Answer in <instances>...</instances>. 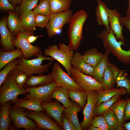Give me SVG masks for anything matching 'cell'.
I'll use <instances>...</instances> for the list:
<instances>
[{"instance_id":"cell-1","label":"cell","mask_w":130,"mask_h":130,"mask_svg":"<svg viewBox=\"0 0 130 130\" xmlns=\"http://www.w3.org/2000/svg\"><path fill=\"white\" fill-rule=\"evenodd\" d=\"M97 36L102 39L106 52L111 53L123 63L130 64V49L126 50L122 48V45L124 46L125 44L117 41L111 29L109 31L103 29Z\"/></svg>"},{"instance_id":"cell-2","label":"cell","mask_w":130,"mask_h":130,"mask_svg":"<svg viewBox=\"0 0 130 130\" xmlns=\"http://www.w3.org/2000/svg\"><path fill=\"white\" fill-rule=\"evenodd\" d=\"M35 56L37 58L30 60L25 59L22 56L19 58L16 67L26 73L28 77L48 72L49 67L55 59L51 57L43 56L42 52Z\"/></svg>"},{"instance_id":"cell-3","label":"cell","mask_w":130,"mask_h":130,"mask_svg":"<svg viewBox=\"0 0 130 130\" xmlns=\"http://www.w3.org/2000/svg\"><path fill=\"white\" fill-rule=\"evenodd\" d=\"M88 16L87 13L82 10L72 15L68 32L69 41L68 46L71 50H76L79 48L83 37V26Z\"/></svg>"},{"instance_id":"cell-4","label":"cell","mask_w":130,"mask_h":130,"mask_svg":"<svg viewBox=\"0 0 130 130\" xmlns=\"http://www.w3.org/2000/svg\"><path fill=\"white\" fill-rule=\"evenodd\" d=\"M44 53L46 56H50L60 63L65 68L68 74L71 76L72 67L71 61L74 54L68 46L60 43L58 46L56 45L50 46L45 49Z\"/></svg>"},{"instance_id":"cell-5","label":"cell","mask_w":130,"mask_h":130,"mask_svg":"<svg viewBox=\"0 0 130 130\" xmlns=\"http://www.w3.org/2000/svg\"><path fill=\"white\" fill-rule=\"evenodd\" d=\"M0 88V106L10 101L14 104L18 96L28 93L26 89L21 88L16 84L11 71L6 76Z\"/></svg>"},{"instance_id":"cell-6","label":"cell","mask_w":130,"mask_h":130,"mask_svg":"<svg viewBox=\"0 0 130 130\" xmlns=\"http://www.w3.org/2000/svg\"><path fill=\"white\" fill-rule=\"evenodd\" d=\"M72 11L69 10L64 12L51 13L48 22L46 26L49 38L60 34L64 26L69 23L72 15Z\"/></svg>"},{"instance_id":"cell-7","label":"cell","mask_w":130,"mask_h":130,"mask_svg":"<svg viewBox=\"0 0 130 130\" xmlns=\"http://www.w3.org/2000/svg\"><path fill=\"white\" fill-rule=\"evenodd\" d=\"M58 86L53 82L46 85L34 87H29L24 86L28 93L25 94V97L21 98L25 100H30L44 103L52 102L51 97L52 93Z\"/></svg>"},{"instance_id":"cell-8","label":"cell","mask_w":130,"mask_h":130,"mask_svg":"<svg viewBox=\"0 0 130 130\" xmlns=\"http://www.w3.org/2000/svg\"><path fill=\"white\" fill-rule=\"evenodd\" d=\"M26 111L24 108L14 105L11 106L10 115L15 128L18 129H24L25 130L40 129L34 121L27 117Z\"/></svg>"},{"instance_id":"cell-9","label":"cell","mask_w":130,"mask_h":130,"mask_svg":"<svg viewBox=\"0 0 130 130\" xmlns=\"http://www.w3.org/2000/svg\"><path fill=\"white\" fill-rule=\"evenodd\" d=\"M34 34L33 31L19 32L13 41L14 46L22 50L23 54L22 57L25 59H28L33 56H35L42 52L40 47L32 45L28 40V37Z\"/></svg>"},{"instance_id":"cell-10","label":"cell","mask_w":130,"mask_h":130,"mask_svg":"<svg viewBox=\"0 0 130 130\" xmlns=\"http://www.w3.org/2000/svg\"><path fill=\"white\" fill-rule=\"evenodd\" d=\"M51 74L53 82L58 86L63 87L67 90H84L77 85L72 77L62 70L58 62H55L53 64Z\"/></svg>"},{"instance_id":"cell-11","label":"cell","mask_w":130,"mask_h":130,"mask_svg":"<svg viewBox=\"0 0 130 130\" xmlns=\"http://www.w3.org/2000/svg\"><path fill=\"white\" fill-rule=\"evenodd\" d=\"M71 76L77 85L85 91H99L104 90L101 83L91 76L85 74L73 67Z\"/></svg>"},{"instance_id":"cell-12","label":"cell","mask_w":130,"mask_h":130,"mask_svg":"<svg viewBox=\"0 0 130 130\" xmlns=\"http://www.w3.org/2000/svg\"><path fill=\"white\" fill-rule=\"evenodd\" d=\"M87 100L86 105L83 111L84 119L80 123L82 130H86L91 125L94 108L98 101L97 91L87 92Z\"/></svg>"},{"instance_id":"cell-13","label":"cell","mask_w":130,"mask_h":130,"mask_svg":"<svg viewBox=\"0 0 130 130\" xmlns=\"http://www.w3.org/2000/svg\"><path fill=\"white\" fill-rule=\"evenodd\" d=\"M42 111L26 110L28 117L35 122L40 129L50 130H61L62 129Z\"/></svg>"},{"instance_id":"cell-14","label":"cell","mask_w":130,"mask_h":130,"mask_svg":"<svg viewBox=\"0 0 130 130\" xmlns=\"http://www.w3.org/2000/svg\"><path fill=\"white\" fill-rule=\"evenodd\" d=\"M110 28L114 32L117 40L123 42L125 44V41L122 33L123 26L121 24L120 19V13L116 9L108 8Z\"/></svg>"},{"instance_id":"cell-15","label":"cell","mask_w":130,"mask_h":130,"mask_svg":"<svg viewBox=\"0 0 130 130\" xmlns=\"http://www.w3.org/2000/svg\"><path fill=\"white\" fill-rule=\"evenodd\" d=\"M0 42L3 48L6 51H10L15 49L13 41L16 37L9 30L7 26L6 19H2L0 21Z\"/></svg>"},{"instance_id":"cell-16","label":"cell","mask_w":130,"mask_h":130,"mask_svg":"<svg viewBox=\"0 0 130 130\" xmlns=\"http://www.w3.org/2000/svg\"><path fill=\"white\" fill-rule=\"evenodd\" d=\"M58 101L49 103L41 102L42 107L51 117L54 119L61 128H62V114L65 108Z\"/></svg>"},{"instance_id":"cell-17","label":"cell","mask_w":130,"mask_h":130,"mask_svg":"<svg viewBox=\"0 0 130 130\" xmlns=\"http://www.w3.org/2000/svg\"><path fill=\"white\" fill-rule=\"evenodd\" d=\"M107 66L113 74L116 88H124L127 90V95L130 94V79L127 77L125 71L120 69L109 61Z\"/></svg>"},{"instance_id":"cell-18","label":"cell","mask_w":130,"mask_h":130,"mask_svg":"<svg viewBox=\"0 0 130 130\" xmlns=\"http://www.w3.org/2000/svg\"><path fill=\"white\" fill-rule=\"evenodd\" d=\"M97 6L95 14L98 25L104 26L108 31L110 28L109 20L108 8L106 4L101 0H97Z\"/></svg>"},{"instance_id":"cell-19","label":"cell","mask_w":130,"mask_h":130,"mask_svg":"<svg viewBox=\"0 0 130 130\" xmlns=\"http://www.w3.org/2000/svg\"><path fill=\"white\" fill-rule=\"evenodd\" d=\"M8 15L6 19L7 27L11 33L14 36H16L19 32L26 31L22 24L19 18V14L10 10H7Z\"/></svg>"},{"instance_id":"cell-20","label":"cell","mask_w":130,"mask_h":130,"mask_svg":"<svg viewBox=\"0 0 130 130\" xmlns=\"http://www.w3.org/2000/svg\"><path fill=\"white\" fill-rule=\"evenodd\" d=\"M72 66L82 73L91 76L94 68L87 63L84 60L82 55L78 52H76L71 61Z\"/></svg>"},{"instance_id":"cell-21","label":"cell","mask_w":130,"mask_h":130,"mask_svg":"<svg viewBox=\"0 0 130 130\" xmlns=\"http://www.w3.org/2000/svg\"><path fill=\"white\" fill-rule=\"evenodd\" d=\"M53 82L51 73L46 75L42 74L33 75L28 77L24 86L34 87L47 85Z\"/></svg>"},{"instance_id":"cell-22","label":"cell","mask_w":130,"mask_h":130,"mask_svg":"<svg viewBox=\"0 0 130 130\" xmlns=\"http://www.w3.org/2000/svg\"><path fill=\"white\" fill-rule=\"evenodd\" d=\"M13 103L10 101L0 106V130H7L10 127L12 120L10 115V110Z\"/></svg>"},{"instance_id":"cell-23","label":"cell","mask_w":130,"mask_h":130,"mask_svg":"<svg viewBox=\"0 0 130 130\" xmlns=\"http://www.w3.org/2000/svg\"><path fill=\"white\" fill-rule=\"evenodd\" d=\"M81 108L78 104L71 102L70 105L65 108L63 111L64 116L72 123L78 130H82L77 117L78 113Z\"/></svg>"},{"instance_id":"cell-24","label":"cell","mask_w":130,"mask_h":130,"mask_svg":"<svg viewBox=\"0 0 130 130\" xmlns=\"http://www.w3.org/2000/svg\"><path fill=\"white\" fill-rule=\"evenodd\" d=\"M126 104V100L120 99L115 103L110 108L117 117L120 130H126L123 125L125 123L124 116Z\"/></svg>"},{"instance_id":"cell-25","label":"cell","mask_w":130,"mask_h":130,"mask_svg":"<svg viewBox=\"0 0 130 130\" xmlns=\"http://www.w3.org/2000/svg\"><path fill=\"white\" fill-rule=\"evenodd\" d=\"M23 55L22 51L19 48L10 51L1 50L0 52V70L8 63Z\"/></svg>"},{"instance_id":"cell-26","label":"cell","mask_w":130,"mask_h":130,"mask_svg":"<svg viewBox=\"0 0 130 130\" xmlns=\"http://www.w3.org/2000/svg\"><path fill=\"white\" fill-rule=\"evenodd\" d=\"M104 54L95 47H93L84 52L82 56L84 60L94 68L103 58Z\"/></svg>"},{"instance_id":"cell-27","label":"cell","mask_w":130,"mask_h":130,"mask_svg":"<svg viewBox=\"0 0 130 130\" xmlns=\"http://www.w3.org/2000/svg\"><path fill=\"white\" fill-rule=\"evenodd\" d=\"M98 101L96 106H98L101 103L108 100L116 95L127 93V90L123 88H113L106 90L98 91Z\"/></svg>"},{"instance_id":"cell-28","label":"cell","mask_w":130,"mask_h":130,"mask_svg":"<svg viewBox=\"0 0 130 130\" xmlns=\"http://www.w3.org/2000/svg\"><path fill=\"white\" fill-rule=\"evenodd\" d=\"M20 14L19 19L26 30L33 32L36 29L33 11H26Z\"/></svg>"},{"instance_id":"cell-29","label":"cell","mask_w":130,"mask_h":130,"mask_svg":"<svg viewBox=\"0 0 130 130\" xmlns=\"http://www.w3.org/2000/svg\"><path fill=\"white\" fill-rule=\"evenodd\" d=\"M123 94L116 95L109 100L103 102L98 106H95L93 113V117L98 115H102L106 111L110 109L112 106L120 99Z\"/></svg>"},{"instance_id":"cell-30","label":"cell","mask_w":130,"mask_h":130,"mask_svg":"<svg viewBox=\"0 0 130 130\" xmlns=\"http://www.w3.org/2000/svg\"><path fill=\"white\" fill-rule=\"evenodd\" d=\"M109 54L105 51L103 58L94 68L93 72L91 76L96 81L101 83L106 68L108 65Z\"/></svg>"},{"instance_id":"cell-31","label":"cell","mask_w":130,"mask_h":130,"mask_svg":"<svg viewBox=\"0 0 130 130\" xmlns=\"http://www.w3.org/2000/svg\"><path fill=\"white\" fill-rule=\"evenodd\" d=\"M67 90L63 87L57 86L51 95L52 98L55 99L61 103L65 108L69 106L71 104L69 99Z\"/></svg>"},{"instance_id":"cell-32","label":"cell","mask_w":130,"mask_h":130,"mask_svg":"<svg viewBox=\"0 0 130 130\" xmlns=\"http://www.w3.org/2000/svg\"><path fill=\"white\" fill-rule=\"evenodd\" d=\"M41 102L30 100H25L17 98L14 105L19 107L26 108L34 111H43Z\"/></svg>"},{"instance_id":"cell-33","label":"cell","mask_w":130,"mask_h":130,"mask_svg":"<svg viewBox=\"0 0 130 130\" xmlns=\"http://www.w3.org/2000/svg\"><path fill=\"white\" fill-rule=\"evenodd\" d=\"M68 96L76 103L82 109H84L86 105L87 100V91L84 90L77 91L67 90Z\"/></svg>"},{"instance_id":"cell-34","label":"cell","mask_w":130,"mask_h":130,"mask_svg":"<svg viewBox=\"0 0 130 130\" xmlns=\"http://www.w3.org/2000/svg\"><path fill=\"white\" fill-rule=\"evenodd\" d=\"M51 13L69 10L72 0H48Z\"/></svg>"},{"instance_id":"cell-35","label":"cell","mask_w":130,"mask_h":130,"mask_svg":"<svg viewBox=\"0 0 130 130\" xmlns=\"http://www.w3.org/2000/svg\"><path fill=\"white\" fill-rule=\"evenodd\" d=\"M102 116L104 118L108 130H120L117 117L111 109L105 112Z\"/></svg>"},{"instance_id":"cell-36","label":"cell","mask_w":130,"mask_h":130,"mask_svg":"<svg viewBox=\"0 0 130 130\" xmlns=\"http://www.w3.org/2000/svg\"><path fill=\"white\" fill-rule=\"evenodd\" d=\"M116 83L113 74L108 67H106L101 84L104 90L113 88Z\"/></svg>"},{"instance_id":"cell-37","label":"cell","mask_w":130,"mask_h":130,"mask_svg":"<svg viewBox=\"0 0 130 130\" xmlns=\"http://www.w3.org/2000/svg\"><path fill=\"white\" fill-rule=\"evenodd\" d=\"M11 72L13 79L16 84L20 87L24 88V84L28 77L27 75L17 67L13 68Z\"/></svg>"},{"instance_id":"cell-38","label":"cell","mask_w":130,"mask_h":130,"mask_svg":"<svg viewBox=\"0 0 130 130\" xmlns=\"http://www.w3.org/2000/svg\"><path fill=\"white\" fill-rule=\"evenodd\" d=\"M39 0H22L20 4L16 7V12L20 14L26 11H30L37 5Z\"/></svg>"},{"instance_id":"cell-39","label":"cell","mask_w":130,"mask_h":130,"mask_svg":"<svg viewBox=\"0 0 130 130\" xmlns=\"http://www.w3.org/2000/svg\"><path fill=\"white\" fill-rule=\"evenodd\" d=\"M39 3L33 11L34 14L50 16L51 13L48 0H39Z\"/></svg>"},{"instance_id":"cell-40","label":"cell","mask_w":130,"mask_h":130,"mask_svg":"<svg viewBox=\"0 0 130 130\" xmlns=\"http://www.w3.org/2000/svg\"><path fill=\"white\" fill-rule=\"evenodd\" d=\"M19 61V58L12 61L6 64L0 72V87L6 76L14 68L16 67Z\"/></svg>"},{"instance_id":"cell-41","label":"cell","mask_w":130,"mask_h":130,"mask_svg":"<svg viewBox=\"0 0 130 130\" xmlns=\"http://www.w3.org/2000/svg\"><path fill=\"white\" fill-rule=\"evenodd\" d=\"M91 125L98 128L100 130H108L104 118L102 115L93 117L92 120Z\"/></svg>"},{"instance_id":"cell-42","label":"cell","mask_w":130,"mask_h":130,"mask_svg":"<svg viewBox=\"0 0 130 130\" xmlns=\"http://www.w3.org/2000/svg\"><path fill=\"white\" fill-rule=\"evenodd\" d=\"M50 16L39 14H34V19L36 26L43 28L46 27L49 20Z\"/></svg>"},{"instance_id":"cell-43","label":"cell","mask_w":130,"mask_h":130,"mask_svg":"<svg viewBox=\"0 0 130 130\" xmlns=\"http://www.w3.org/2000/svg\"><path fill=\"white\" fill-rule=\"evenodd\" d=\"M16 7L12 5L8 0H0V8L3 10L15 11Z\"/></svg>"},{"instance_id":"cell-44","label":"cell","mask_w":130,"mask_h":130,"mask_svg":"<svg viewBox=\"0 0 130 130\" xmlns=\"http://www.w3.org/2000/svg\"><path fill=\"white\" fill-rule=\"evenodd\" d=\"M63 128L65 130H78L72 123L65 116L63 117Z\"/></svg>"},{"instance_id":"cell-45","label":"cell","mask_w":130,"mask_h":130,"mask_svg":"<svg viewBox=\"0 0 130 130\" xmlns=\"http://www.w3.org/2000/svg\"><path fill=\"white\" fill-rule=\"evenodd\" d=\"M126 100V104L124 116V119L125 121L130 120V98H127Z\"/></svg>"},{"instance_id":"cell-46","label":"cell","mask_w":130,"mask_h":130,"mask_svg":"<svg viewBox=\"0 0 130 130\" xmlns=\"http://www.w3.org/2000/svg\"><path fill=\"white\" fill-rule=\"evenodd\" d=\"M120 20L121 24L126 27L130 32V16L126 15L125 16L121 17Z\"/></svg>"},{"instance_id":"cell-47","label":"cell","mask_w":130,"mask_h":130,"mask_svg":"<svg viewBox=\"0 0 130 130\" xmlns=\"http://www.w3.org/2000/svg\"><path fill=\"white\" fill-rule=\"evenodd\" d=\"M42 36L41 35L34 36V34L30 35L28 38L29 42L30 43L34 42L39 37Z\"/></svg>"},{"instance_id":"cell-48","label":"cell","mask_w":130,"mask_h":130,"mask_svg":"<svg viewBox=\"0 0 130 130\" xmlns=\"http://www.w3.org/2000/svg\"><path fill=\"white\" fill-rule=\"evenodd\" d=\"M9 2L13 5L16 6L19 5L22 0H8Z\"/></svg>"},{"instance_id":"cell-49","label":"cell","mask_w":130,"mask_h":130,"mask_svg":"<svg viewBox=\"0 0 130 130\" xmlns=\"http://www.w3.org/2000/svg\"><path fill=\"white\" fill-rule=\"evenodd\" d=\"M127 1L128 7L126 12V15L130 16V0Z\"/></svg>"},{"instance_id":"cell-50","label":"cell","mask_w":130,"mask_h":130,"mask_svg":"<svg viewBox=\"0 0 130 130\" xmlns=\"http://www.w3.org/2000/svg\"><path fill=\"white\" fill-rule=\"evenodd\" d=\"M123 126L126 130H130V122L125 123L123 125Z\"/></svg>"},{"instance_id":"cell-51","label":"cell","mask_w":130,"mask_h":130,"mask_svg":"<svg viewBox=\"0 0 130 130\" xmlns=\"http://www.w3.org/2000/svg\"><path fill=\"white\" fill-rule=\"evenodd\" d=\"M87 129L89 130H100L98 128L94 127L91 125H90Z\"/></svg>"},{"instance_id":"cell-52","label":"cell","mask_w":130,"mask_h":130,"mask_svg":"<svg viewBox=\"0 0 130 130\" xmlns=\"http://www.w3.org/2000/svg\"><path fill=\"white\" fill-rule=\"evenodd\" d=\"M127 0V1H129V0Z\"/></svg>"},{"instance_id":"cell-53","label":"cell","mask_w":130,"mask_h":130,"mask_svg":"<svg viewBox=\"0 0 130 130\" xmlns=\"http://www.w3.org/2000/svg\"></svg>"}]
</instances>
